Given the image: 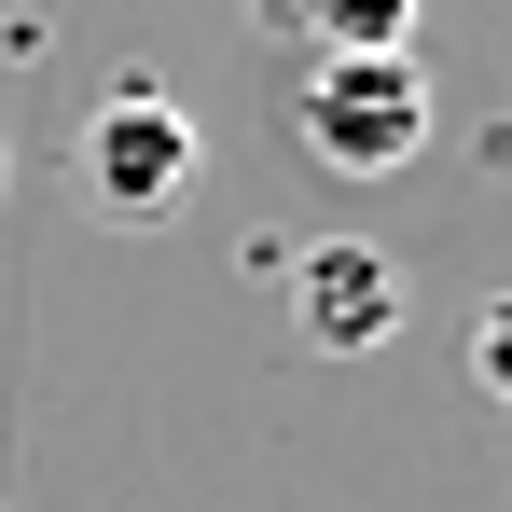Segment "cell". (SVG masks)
<instances>
[{"instance_id": "277c9868", "label": "cell", "mask_w": 512, "mask_h": 512, "mask_svg": "<svg viewBox=\"0 0 512 512\" xmlns=\"http://www.w3.org/2000/svg\"><path fill=\"white\" fill-rule=\"evenodd\" d=\"M305 56H416V0H305Z\"/></svg>"}, {"instance_id": "3957f363", "label": "cell", "mask_w": 512, "mask_h": 512, "mask_svg": "<svg viewBox=\"0 0 512 512\" xmlns=\"http://www.w3.org/2000/svg\"><path fill=\"white\" fill-rule=\"evenodd\" d=\"M291 333L319 346V360H374V346L402 333V263L374 250V236H305L291 250Z\"/></svg>"}, {"instance_id": "7a4b0ae2", "label": "cell", "mask_w": 512, "mask_h": 512, "mask_svg": "<svg viewBox=\"0 0 512 512\" xmlns=\"http://www.w3.org/2000/svg\"><path fill=\"white\" fill-rule=\"evenodd\" d=\"M84 208L97 222H125V236H153V222H180V194H194V111L153 84H111L84 111Z\"/></svg>"}, {"instance_id": "5b68a950", "label": "cell", "mask_w": 512, "mask_h": 512, "mask_svg": "<svg viewBox=\"0 0 512 512\" xmlns=\"http://www.w3.org/2000/svg\"><path fill=\"white\" fill-rule=\"evenodd\" d=\"M471 388H485V402L512 416V291L485 305V319H471Z\"/></svg>"}, {"instance_id": "6da1fadb", "label": "cell", "mask_w": 512, "mask_h": 512, "mask_svg": "<svg viewBox=\"0 0 512 512\" xmlns=\"http://www.w3.org/2000/svg\"><path fill=\"white\" fill-rule=\"evenodd\" d=\"M291 125H305V153L333 180H388L429 153V70L416 56H305Z\"/></svg>"}]
</instances>
